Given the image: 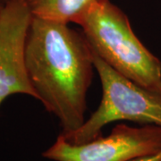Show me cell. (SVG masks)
<instances>
[{
  "label": "cell",
  "mask_w": 161,
  "mask_h": 161,
  "mask_svg": "<svg viewBox=\"0 0 161 161\" xmlns=\"http://www.w3.org/2000/svg\"><path fill=\"white\" fill-rule=\"evenodd\" d=\"M26 67L39 101L55 115L62 134L85 122L93 51L82 32L67 23L32 17L26 42Z\"/></svg>",
  "instance_id": "cell-1"
},
{
  "label": "cell",
  "mask_w": 161,
  "mask_h": 161,
  "mask_svg": "<svg viewBox=\"0 0 161 161\" xmlns=\"http://www.w3.org/2000/svg\"><path fill=\"white\" fill-rule=\"evenodd\" d=\"M92 51L120 75L161 92V61L135 35L127 15L109 0L94 4L78 21Z\"/></svg>",
  "instance_id": "cell-2"
},
{
  "label": "cell",
  "mask_w": 161,
  "mask_h": 161,
  "mask_svg": "<svg viewBox=\"0 0 161 161\" xmlns=\"http://www.w3.org/2000/svg\"><path fill=\"white\" fill-rule=\"evenodd\" d=\"M93 62L102 89L100 103L79 129L61 133L66 141L73 144L88 142L101 135L107 125L117 121L161 127V92L145 88L120 75L94 52Z\"/></svg>",
  "instance_id": "cell-3"
},
{
  "label": "cell",
  "mask_w": 161,
  "mask_h": 161,
  "mask_svg": "<svg viewBox=\"0 0 161 161\" xmlns=\"http://www.w3.org/2000/svg\"><path fill=\"white\" fill-rule=\"evenodd\" d=\"M161 152V127L116 125L109 135H99L81 144H73L60 133L42 153L53 161H130Z\"/></svg>",
  "instance_id": "cell-4"
},
{
  "label": "cell",
  "mask_w": 161,
  "mask_h": 161,
  "mask_svg": "<svg viewBox=\"0 0 161 161\" xmlns=\"http://www.w3.org/2000/svg\"><path fill=\"white\" fill-rule=\"evenodd\" d=\"M32 17L23 0H8L0 6V107L15 94L39 100L26 67V42Z\"/></svg>",
  "instance_id": "cell-5"
},
{
  "label": "cell",
  "mask_w": 161,
  "mask_h": 161,
  "mask_svg": "<svg viewBox=\"0 0 161 161\" xmlns=\"http://www.w3.org/2000/svg\"><path fill=\"white\" fill-rule=\"evenodd\" d=\"M32 16L59 23H75L94 4L103 0H23Z\"/></svg>",
  "instance_id": "cell-6"
},
{
  "label": "cell",
  "mask_w": 161,
  "mask_h": 161,
  "mask_svg": "<svg viewBox=\"0 0 161 161\" xmlns=\"http://www.w3.org/2000/svg\"><path fill=\"white\" fill-rule=\"evenodd\" d=\"M130 161H161V152L155 154V155L147 156V157H142L138 158H134Z\"/></svg>",
  "instance_id": "cell-7"
},
{
  "label": "cell",
  "mask_w": 161,
  "mask_h": 161,
  "mask_svg": "<svg viewBox=\"0 0 161 161\" xmlns=\"http://www.w3.org/2000/svg\"><path fill=\"white\" fill-rule=\"evenodd\" d=\"M8 0H0V4H5Z\"/></svg>",
  "instance_id": "cell-8"
},
{
  "label": "cell",
  "mask_w": 161,
  "mask_h": 161,
  "mask_svg": "<svg viewBox=\"0 0 161 161\" xmlns=\"http://www.w3.org/2000/svg\"><path fill=\"white\" fill-rule=\"evenodd\" d=\"M1 5H2V4H0V6H1Z\"/></svg>",
  "instance_id": "cell-9"
}]
</instances>
